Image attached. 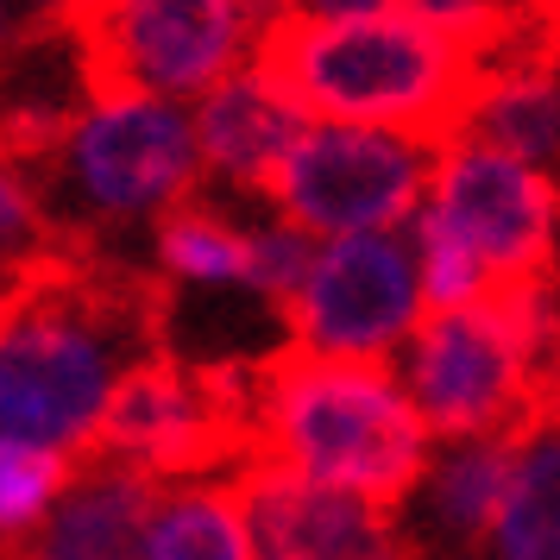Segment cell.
Listing matches in <instances>:
<instances>
[{
	"label": "cell",
	"mask_w": 560,
	"mask_h": 560,
	"mask_svg": "<svg viewBox=\"0 0 560 560\" xmlns=\"http://www.w3.org/2000/svg\"><path fill=\"white\" fill-rule=\"evenodd\" d=\"M303 139V114L283 102L258 70H233L228 82H214L196 107V145L202 164L221 171L240 189H258L278 177V164L290 158V145Z\"/></svg>",
	"instance_id": "7c38bea8"
},
{
	"label": "cell",
	"mask_w": 560,
	"mask_h": 560,
	"mask_svg": "<svg viewBox=\"0 0 560 560\" xmlns=\"http://www.w3.org/2000/svg\"><path fill=\"white\" fill-rule=\"evenodd\" d=\"M89 454L152 479H214L253 459V359H177L171 347L132 359L107 390Z\"/></svg>",
	"instance_id": "5b68a950"
},
{
	"label": "cell",
	"mask_w": 560,
	"mask_h": 560,
	"mask_svg": "<svg viewBox=\"0 0 560 560\" xmlns=\"http://www.w3.org/2000/svg\"><path fill=\"white\" fill-rule=\"evenodd\" d=\"M441 145L404 139L384 127H303L278 164V177L265 183V196L283 208V221L303 233H390L404 228L416 202L429 196Z\"/></svg>",
	"instance_id": "8992f818"
},
{
	"label": "cell",
	"mask_w": 560,
	"mask_h": 560,
	"mask_svg": "<svg viewBox=\"0 0 560 560\" xmlns=\"http://www.w3.org/2000/svg\"><path fill=\"white\" fill-rule=\"evenodd\" d=\"M429 221L454 233L466 253L485 265L491 290H523V283H560L555 240H560V183L523 158L454 139L429 183Z\"/></svg>",
	"instance_id": "52a82bcc"
},
{
	"label": "cell",
	"mask_w": 560,
	"mask_h": 560,
	"mask_svg": "<svg viewBox=\"0 0 560 560\" xmlns=\"http://www.w3.org/2000/svg\"><path fill=\"white\" fill-rule=\"evenodd\" d=\"M315 258H322V246H315V233L303 228H265L253 233V265H246V290H258L271 308H283L296 290H303V278L315 271Z\"/></svg>",
	"instance_id": "d6986e66"
},
{
	"label": "cell",
	"mask_w": 560,
	"mask_h": 560,
	"mask_svg": "<svg viewBox=\"0 0 560 560\" xmlns=\"http://www.w3.org/2000/svg\"><path fill=\"white\" fill-rule=\"evenodd\" d=\"M145 560H258L240 485L164 479L145 523Z\"/></svg>",
	"instance_id": "4fadbf2b"
},
{
	"label": "cell",
	"mask_w": 560,
	"mask_h": 560,
	"mask_svg": "<svg viewBox=\"0 0 560 560\" xmlns=\"http://www.w3.org/2000/svg\"><path fill=\"white\" fill-rule=\"evenodd\" d=\"M459 139L523 158V164H535L560 183V70L491 77Z\"/></svg>",
	"instance_id": "5bb4252c"
},
{
	"label": "cell",
	"mask_w": 560,
	"mask_h": 560,
	"mask_svg": "<svg viewBox=\"0 0 560 560\" xmlns=\"http://www.w3.org/2000/svg\"><path fill=\"white\" fill-rule=\"evenodd\" d=\"M38 7H70V0H38Z\"/></svg>",
	"instance_id": "7402d4cb"
},
{
	"label": "cell",
	"mask_w": 560,
	"mask_h": 560,
	"mask_svg": "<svg viewBox=\"0 0 560 560\" xmlns=\"http://www.w3.org/2000/svg\"><path fill=\"white\" fill-rule=\"evenodd\" d=\"M429 422L378 359L278 347L253 359V459L397 510L429 479Z\"/></svg>",
	"instance_id": "7a4b0ae2"
},
{
	"label": "cell",
	"mask_w": 560,
	"mask_h": 560,
	"mask_svg": "<svg viewBox=\"0 0 560 560\" xmlns=\"http://www.w3.org/2000/svg\"><path fill=\"white\" fill-rule=\"evenodd\" d=\"M70 177L77 196L95 221H132V214H164L196 196L202 177V145L196 120H183L164 102H107L89 107L63 152L45 164V183Z\"/></svg>",
	"instance_id": "ba28073f"
},
{
	"label": "cell",
	"mask_w": 560,
	"mask_h": 560,
	"mask_svg": "<svg viewBox=\"0 0 560 560\" xmlns=\"http://www.w3.org/2000/svg\"><path fill=\"white\" fill-rule=\"evenodd\" d=\"M233 485L253 523L258 560H416L390 510L359 491L303 479L283 466H240Z\"/></svg>",
	"instance_id": "30bf717a"
},
{
	"label": "cell",
	"mask_w": 560,
	"mask_h": 560,
	"mask_svg": "<svg viewBox=\"0 0 560 560\" xmlns=\"http://www.w3.org/2000/svg\"><path fill=\"white\" fill-rule=\"evenodd\" d=\"M523 447L529 441H516V434H485V441H459L434 466L422 479L429 485V523H422V535H409L416 560H479L491 548Z\"/></svg>",
	"instance_id": "8fae6325"
},
{
	"label": "cell",
	"mask_w": 560,
	"mask_h": 560,
	"mask_svg": "<svg viewBox=\"0 0 560 560\" xmlns=\"http://www.w3.org/2000/svg\"><path fill=\"white\" fill-rule=\"evenodd\" d=\"M89 454L70 447H32V441H0V541L32 535L51 504L70 491V479L82 472Z\"/></svg>",
	"instance_id": "e0dca14e"
},
{
	"label": "cell",
	"mask_w": 560,
	"mask_h": 560,
	"mask_svg": "<svg viewBox=\"0 0 560 560\" xmlns=\"http://www.w3.org/2000/svg\"><path fill=\"white\" fill-rule=\"evenodd\" d=\"M422 265L397 233H353L322 246L303 290L278 308L290 347L334 359H384L404 334H416Z\"/></svg>",
	"instance_id": "9c48e42d"
},
{
	"label": "cell",
	"mask_w": 560,
	"mask_h": 560,
	"mask_svg": "<svg viewBox=\"0 0 560 560\" xmlns=\"http://www.w3.org/2000/svg\"><path fill=\"white\" fill-rule=\"evenodd\" d=\"M384 7H397V0H278V13H303V20H365Z\"/></svg>",
	"instance_id": "44dd1931"
},
{
	"label": "cell",
	"mask_w": 560,
	"mask_h": 560,
	"mask_svg": "<svg viewBox=\"0 0 560 560\" xmlns=\"http://www.w3.org/2000/svg\"><path fill=\"white\" fill-rule=\"evenodd\" d=\"M535 422H541V434L548 429L560 434V322L541 340V359H535Z\"/></svg>",
	"instance_id": "ffe728a7"
},
{
	"label": "cell",
	"mask_w": 560,
	"mask_h": 560,
	"mask_svg": "<svg viewBox=\"0 0 560 560\" xmlns=\"http://www.w3.org/2000/svg\"><path fill=\"white\" fill-rule=\"evenodd\" d=\"M253 70L296 114H322L334 127H384L454 145L485 95L479 57L416 26L409 13H365V20H303L271 13L258 32Z\"/></svg>",
	"instance_id": "6da1fadb"
},
{
	"label": "cell",
	"mask_w": 560,
	"mask_h": 560,
	"mask_svg": "<svg viewBox=\"0 0 560 560\" xmlns=\"http://www.w3.org/2000/svg\"><path fill=\"white\" fill-rule=\"evenodd\" d=\"M560 283L498 290L472 308H429L409 347V397L441 441H535V359L560 322Z\"/></svg>",
	"instance_id": "3957f363"
},
{
	"label": "cell",
	"mask_w": 560,
	"mask_h": 560,
	"mask_svg": "<svg viewBox=\"0 0 560 560\" xmlns=\"http://www.w3.org/2000/svg\"><path fill=\"white\" fill-rule=\"evenodd\" d=\"M491 560H560V434H535L491 529Z\"/></svg>",
	"instance_id": "9a60e30c"
},
{
	"label": "cell",
	"mask_w": 560,
	"mask_h": 560,
	"mask_svg": "<svg viewBox=\"0 0 560 560\" xmlns=\"http://www.w3.org/2000/svg\"><path fill=\"white\" fill-rule=\"evenodd\" d=\"M416 265H422V308H472L491 290L485 265L429 214L416 221Z\"/></svg>",
	"instance_id": "ac0fdd59"
},
{
	"label": "cell",
	"mask_w": 560,
	"mask_h": 560,
	"mask_svg": "<svg viewBox=\"0 0 560 560\" xmlns=\"http://www.w3.org/2000/svg\"><path fill=\"white\" fill-rule=\"evenodd\" d=\"M152 246L164 278L183 283H246V265H253V233H240L202 202L164 208L152 228Z\"/></svg>",
	"instance_id": "2e32d148"
},
{
	"label": "cell",
	"mask_w": 560,
	"mask_h": 560,
	"mask_svg": "<svg viewBox=\"0 0 560 560\" xmlns=\"http://www.w3.org/2000/svg\"><path fill=\"white\" fill-rule=\"evenodd\" d=\"M38 13L63 20L77 45L82 95L89 107H107L208 95L258 45L278 0H70Z\"/></svg>",
	"instance_id": "277c9868"
}]
</instances>
